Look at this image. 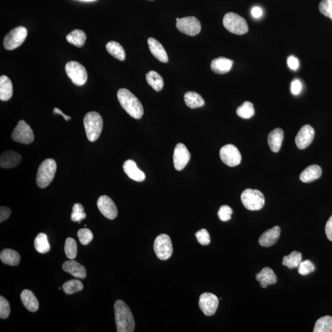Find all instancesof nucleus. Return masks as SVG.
<instances>
[{"label": "nucleus", "mask_w": 332, "mask_h": 332, "mask_svg": "<svg viewBox=\"0 0 332 332\" xmlns=\"http://www.w3.org/2000/svg\"><path fill=\"white\" fill-rule=\"evenodd\" d=\"M118 99L122 108L134 118L139 120L144 115L142 105L136 96L127 89H120L117 93Z\"/></svg>", "instance_id": "2"}, {"label": "nucleus", "mask_w": 332, "mask_h": 332, "mask_svg": "<svg viewBox=\"0 0 332 332\" xmlns=\"http://www.w3.org/2000/svg\"><path fill=\"white\" fill-rule=\"evenodd\" d=\"M115 322L118 332H132L135 330V320L132 312L124 302L118 300L114 305Z\"/></svg>", "instance_id": "1"}, {"label": "nucleus", "mask_w": 332, "mask_h": 332, "mask_svg": "<svg viewBox=\"0 0 332 332\" xmlns=\"http://www.w3.org/2000/svg\"><path fill=\"white\" fill-rule=\"evenodd\" d=\"M53 112L54 114H60L62 115V116L64 118V119L66 120V121H68V120H71V117L66 116V115L64 114L63 112L60 110L58 108H55L54 109Z\"/></svg>", "instance_id": "51"}, {"label": "nucleus", "mask_w": 332, "mask_h": 332, "mask_svg": "<svg viewBox=\"0 0 332 332\" xmlns=\"http://www.w3.org/2000/svg\"><path fill=\"white\" fill-rule=\"evenodd\" d=\"M81 1H84V2H94V1H96V0H81Z\"/></svg>", "instance_id": "52"}, {"label": "nucleus", "mask_w": 332, "mask_h": 332, "mask_svg": "<svg viewBox=\"0 0 332 332\" xmlns=\"http://www.w3.org/2000/svg\"><path fill=\"white\" fill-rule=\"evenodd\" d=\"M220 156L222 162L230 167H234L242 162V154L237 147L232 144L224 146L220 151Z\"/></svg>", "instance_id": "12"}, {"label": "nucleus", "mask_w": 332, "mask_h": 332, "mask_svg": "<svg viewBox=\"0 0 332 332\" xmlns=\"http://www.w3.org/2000/svg\"><path fill=\"white\" fill-rule=\"evenodd\" d=\"M256 280L260 282L262 288H266L268 286L275 284L277 282V276L274 272L269 267H265L256 275Z\"/></svg>", "instance_id": "21"}, {"label": "nucleus", "mask_w": 332, "mask_h": 332, "mask_svg": "<svg viewBox=\"0 0 332 332\" xmlns=\"http://www.w3.org/2000/svg\"><path fill=\"white\" fill-rule=\"evenodd\" d=\"M223 23L224 28L232 34H243L248 30V23L244 18L234 12H228L224 15Z\"/></svg>", "instance_id": "6"}, {"label": "nucleus", "mask_w": 332, "mask_h": 332, "mask_svg": "<svg viewBox=\"0 0 332 332\" xmlns=\"http://www.w3.org/2000/svg\"><path fill=\"white\" fill-rule=\"evenodd\" d=\"M28 34V30L24 26H18L12 29L4 37V45L5 49L12 50L20 47L25 41Z\"/></svg>", "instance_id": "8"}, {"label": "nucleus", "mask_w": 332, "mask_h": 332, "mask_svg": "<svg viewBox=\"0 0 332 332\" xmlns=\"http://www.w3.org/2000/svg\"><path fill=\"white\" fill-rule=\"evenodd\" d=\"M154 250L158 258L162 260H167L170 258L173 252L170 237L166 234L159 235L154 240Z\"/></svg>", "instance_id": "9"}, {"label": "nucleus", "mask_w": 332, "mask_h": 332, "mask_svg": "<svg viewBox=\"0 0 332 332\" xmlns=\"http://www.w3.org/2000/svg\"><path fill=\"white\" fill-rule=\"evenodd\" d=\"M326 234L328 240L332 242V216L328 220L326 226Z\"/></svg>", "instance_id": "49"}, {"label": "nucleus", "mask_w": 332, "mask_h": 332, "mask_svg": "<svg viewBox=\"0 0 332 332\" xmlns=\"http://www.w3.org/2000/svg\"><path fill=\"white\" fill-rule=\"evenodd\" d=\"M318 10L323 15L332 20V0H322L318 5Z\"/></svg>", "instance_id": "42"}, {"label": "nucleus", "mask_w": 332, "mask_h": 332, "mask_svg": "<svg viewBox=\"0 0 332 332\" xmlns=\"http://www.w3.org/2000/svg\"><path fill=\"white\" fill-rule=\"evenodd\" d=\"M288 68L292 70L296 71L299 68V61L298 58L293 56H289L288 58Z\"/></svg>", "instance_id": "48"}, {"label": "nucleus", "mask_w": 332, "mask_h": 332, "mask_svg": "<svg viewBox=\"0 0 332 332\" xmlns=\"http://www.w3.org/2000/svg\"><path fill=\"white\" fill-rule=\"evenodd\" d=\"M232 65L234 61L229 58L220 57L212 61L210 68L214 73L224 74L231 70Z\"/></svg>", "instance_id": "22"}, {"label": "nucleus", "mask_w": 332, "mask_h": 332, "mask_svg": "<svg viewBox=\"0 0 332 332\" xmlns=\"http://www.w3.org/2000/svg\"><path fill=\"white\" fill-rule=\"evenodd\" d=\"M198 242L202 246H208L210 242V237L208 232L206 229H202L198 231L196 234Z\"/></svg>", "instance_id": "45"}, {"label": "nucleus", "mask_w": 332, "mask_h": 332, "mask_svg": "<svg viewBox=\"0 0 332 332\" xmlns=\"http://www.w3.org/2000/svg\"><path fill=\"white\" fill-rule=\"evenodd\" d=\"M34 136L30 126L24 120L18 122L12 133V139L16 142L22 144H30L33 142Z\"/></svg>", "instance_id": "10"}, {"label": "nucleus", "mask_w": 332, "mask_h": 332, "mask_svg": "<svg viewBox=\"0 0 332 332\" xmlns=\"http://www.w3.org/2000/svg\"><path fill=\"white\" fill-rule=\"evenodd\" d=\"M322 175V168L318 165H312L302 171L300 176V179L304 183H310L317 180Z\"/></svg>", "instance_id": "26"}, {"label": "nucleus", "mask_w": 332, "mask_h": 332, "mask_svg": "<svg viewBox=\"0 0 332 332\" xmlns=\"http://www.w3.org/2000/svg\"><path fill=\"white\" fill-rule=\"evenodd\" d=\"M0 258L2 263L10 266H17L20 261V254L10 248L4 249L2 251Z\"/></svg>", "instance_id": "28"}, {"label": "nucleus", "mask_w": 332, "mask_h": 332, "mask_svg": "<svg viewBox=\"0 0 332 332\" xmlns=\"http://www.w3.org/2000/svg\"><path fill=\"white\" fill-rule=\"evenodd\" d=\"M184 100L186 105L190 108H196L204 105V100L199 94L189 91L184 96Z\"/></svg>", "instance_id": "29"}, {"label": "nucleus", "mask_w": 332, "mask_h": 332, "mask_svg": "<svg viewBox=\"0 0 332 332\" xmlns=\"http://www.w3.org/2000/svg\"><path fill=\"white\" fill-rule=\"evenodd\" d=\"M240 198L243 206L249 210H260L265 203L264 195L257 190H245Z\"/></svg>", "instance_id": "5"}, {"label": "nucleus", "mask_w": 332, "mask_h": 332, "mask_svg": "<svg viewBox=\"0 0 332 332\" xmlns=\"http://www.w3.org/2000/svg\"><path fill=\"white\" fill-rule=\"evenodd\" d=\"M78 237L82 244L86 246L92 242L94 236L92 232L90 229L82 228L78 232Z\"/></svg>", "instance_id": "40"}, {"label": "nucleus", "mask_w": 332, "mask_h": 332, "mask_svg": "<svg viewBox=\"0 0 332 332\" xmlns=\"http://www.w3.org/2000/svg\"><path fill=\"white\" fill-rule=\"evenodd\" d=\"M315 131L310 125H304L298 131L296 138V146L299 149L306 148L314 138Z\"/></svg>", "instance_id": "16"}, {"label": "nucleus", "mask_w": 332, "mask_h": 332, "mask_svg": "<svg viewBox=\"0 0 332 332\" xmlns=\"http://www.w3.org/2000/svg\"><path fill=\"white\" fill-rule=\"evenodd\" d=\"M251 15L255 18H260L263 15V10L259 6H254L251 10Z\"/></svg>", "instance_id": "50"}, {"label": "nucleus", "mask_w": 332, "mask_h": 332, "mask_svg": "<svg viewBox=\"0 0 332 332\" xmlns=\"http://www.w3.org/2000/svg\"><path fill=\"white\" fill-rule=\"evenodd\" d=\"M191 154L186 146L183 144H176L174 152V164L176 170H183L188 164Z\"/></svg>", "instance_id": "14"}, {"label": "nucleus", "mask_w": 332, "mask_h": 332, "mask_svg": "<svg viewBox=\"0 0 332 332\" xmlns=\"http://www.w3.org/2000/svg\"><path fill=\"white\" fill-rule=\"evenodd\" d=\"M298 272L302 276H306L315 270L314 264L312 262L307 260L302 261L298 266Z\"/></svg>", "instance_id": "41"}, {"label": "nucleus", "mask_w": 332, "mask_h": 332, "mask_svg": "<svg viewBox=\"0 0 332 332\" xmlns=\"http://www.w3.org/2000/svg\"><path fill=\"white\" fill-rule=\"evenodd\" d=\"M13 94V86L12 81L7 76L0 77V100H9Z\"/></svg>", "instance_id": "27"}, {"label": "nucleus", "mask_w": 332, "mask_h": 332, "mask_svg": "<svg viewBox=\"0 0 332 332\" xmlns=\"http://www.w3.org/2000/svg\"><path fill=\"white\" fill-rule=\"evenodd\" d=\"M34 246L39 253L46 254L50 250V246L48 242L47 235L41 232L37 235L34 240Z\"/></svg>", "instance_id": "33"}, {"label": "nucleus", "mask_w": 332, "mask_h": 332, "mask_svg": "<svg viewBox=\"0 0 332 332\" xmlns=\"http://www.w3.org/2000/svg\"><path fill=\"white\" fill-rule=\"evenodd\" d=\"M218 297L212 293H204L200 297L199 306L203 313L207 316H211L216 312L218 308Z\"/></svg>", "instance_id": "13"}, {"label": "nucleus", "mask_w": 332, "mask_h": 332, "mask_svg": "<svg viewBox=\"0 0 332 332\" xmlns=\"http://www.w3.org/2000/svg\"><path fill=\"white\" fill-rule=\"evenodd\" d=\"M62 288L66 294H72L82 291L83 289V284L79 280H72L64 283Z\"/></svg>", "instance_id": "37"}, {"label": "nucleus", "mask_w": 332, "mask_h": 332, "mask_svg": "<svg viewBox=\"0 0 332 332\" xmlns=\"http://www.w3.org/2000/svg\"><path fill=\"white\" fill-rule=\"evenodd\" d=\"M10 214H12V210L10 208L2 206L0 208V222L2 223V222L10 218Z\"/></svg>", "instance_id": "47"}, {"label": "nucleus", "mask_w": 332, "mask_h": 332, "mask_svg": "<svg viewBox=\"0 0 332 332\" xmlns=\"http://www.w3.org/2000/svg\"><path fill=\"white\" fill-rule=\"evenodd\" d=\"M178 30L189 36H195L200 33L202 25L199 20L194 16L176 18Z\"/></svg>", "instance_id": "11"}, {"label": "nucleus", "mask_w": 332, "mask_h": 332, "mask_svg": "<svg viewBox=\"0 0 332 332\" xmlns=\"http://www.w3.org/2000/svg\"><path fill=\"white\" fill-rule=\"evenodd\" d=\"M314 332H332V317L326 316L318 318L315 324Z\"/></svg>", "instance_id": "35"}, {"label": "nucleus", "mask_w": 332, "mask_h": 332, "mask_svg": "<svg viewBox=\"0 0 332 332\" xmlns=\"http://www.w3.org/2000/svg\"><path fill=\"white\" fill-rule=\"evenodd\" d=\"M21 300L26 309L30 312H36L39 308V302L34 294L30 290H24L20 294Z\"/></svg>", "instance_id": "24"}, {"label": "nucleus", "mask_w": 332, "mask_h": 332, "mask_svg": "<svg viewBox=\"0 0 332 332\" xmlns=\"http://www.w3.org/2000/svg\"><path fill=\"white\" fill-rule=\"evenodd\" d=\"M302 89V84L299 80H294L291 82V92L294 95H298Z\"/></svg>", "instance_id": "46"}, {"label": "nucleus", "mask_w": 332, "mask_h": 332, "mask_svg": "<svg viewBox=\"0 0 332 332\" xmlns=\"http://www.w3.org/2000/svg\"><path fill=\"white\" fill-rule=\"evenodd\" d=\"M66 39L70 44L76 47L82 48L84 45L87 37L84 31L76 29L68 34Z\"/></svg>", "instance_id": "30"}, {"label": "nucleus", "mask_w": 332, "mask_h": 332, "mask_svg": "<svg viewBox=\"0 0 332 332\" xmlns=\"http://www.w3.org/2000/svg\"><path fill=\"white\" fill-rule=\"evenodd\" d=\"M86 218V214L84 212V208L82 205L80 203L74 204L71 214L72 220L74 222H79Z\"/></svg>", "instance_id": "39"}, {"label": "nucleus", "mask_w": 332, "mask_h": 332, "mask_svg": "<svg viewBox=\"0 0 332 332\" xmlns=\"http://www.w3.org/2000/svg\"><path fill=\"white\" fill-rule=\"evenodd\" d=\"M84 125L88 140L92 142L97 140L103 128V120L100 114L96 112L88 113L84 116Z\"/></svg>", "instance_id": "3"}, {"label": "nucleus", "mask_w": 332, "mask_h": 332, "mask_svg": "<svg viewBox=\"0 0 332 332\" xmlns=\"http://www.w3.org/2000/svg\"><path fill=\"white\" fill-rule=\"evenodd\" d=\"M236 114L243 119H249L255 114V110L252 103L246 101L242 106L238 107Z\"/></svg>", "instance_id": "36"}, {"label": "nucleus", "mask_w": 332, "mask_h": 332, "mask_svg": "<svg viewBox=\"0 0 332 332\" xmlns=\"http://www.w3.org/2000/svg\"><path fill=\"white\" fill-rule=\"evenodd\" d=\"M98 207L104 216L110 220H114L118 216V210L116 204L110 198L106 195L99 197L98 200Z\"/></svg>", "instance_id": "15"}, {"label": "nucleus", "mask_w": 332, "mask_h": 332, "mask_svg": "<svg viewBox=\"0 0 332 332\" xmlns=\"http://www.w3.org/2000/svg\"><path fill=\"white\" fill-rule=\"evenodd\" d=\"M284 139V131L280 128H276L270 132L268 136V142L272 151L278 152L280 150Z\"/></svg>", "instance_id": "25"}, {"label": "nucleus", "mask_w": 332, "mask_h": 332, "mask_svg": "<svg viewBox=\"0 0 332 332\" xmlns=\"http://www.w3.org/2000/svg\"><path fill=\"white\" fill-rule=\"evenodd\" d=\"M22 160V156L18 152L14 151H6L0 157V166L4 168H10L17 167Z\"/></svg>", "instance_id": "18"}, {"label": "nucleus", "mask_w": 332, "mask_h": 332, "mask_svg": "<svg viewBox=\"0 0 332 332\" xmlns=\"http://www.w3.org/2000/svg\"><path fill=\"white\" fill-rule=\"evenodd\" d=\"M107 52H108L114 58L123 61L126 58V53L122 46L116 42H110L106 45Z\"/></svg>", "instance_id": "32"}, {"label": "nucleus", "mask_w": 332, "mask_h": 332, "mask_svg": "<svg viewBox=\"0 0 332 332\" xmlns=\"http://www.w3.org/2000/svg\"><path fill=\"white\" fill-rule=\"evenodd\" d=\"M302 260V255L300 252L293 251L290 255L284 256L282 264L289 269H293L298 267Z\"/></svg>", "instance_id": "34"}, {"label": "nucleus", "mask_w": 332, "mask_h": 332, "mask_svg": "<svg viewBox=\"0 0 332 332\" xmlns=\"http://www.w3.org/2000/svg\"><path fill=\"white\" fill-rule=\"evenodd\" d=\"M123 170L127 176L132 180L136 182H143L146 178V174L139 170L135 162L128 160L123 164Z\"/></svg>", "instance_id": "20"}, {"label": "nucleus", "mask_w": 332, "mask_h": 332, "mask_svg": "<svg viewBox=\"0 0 332 332\" xmlns=\"http://www.w3.org/2000/svg\"><path fill=\"white\" fill-rule=\"evenodd\" d=\"M66 72L70 79L76 86H82L86 82V70L81 64L76 61H70L66 65Z\"/></svg>", "instance_id": "7"}, {"label": "nucleus", "mask_w": 332, "mask_h": 332, "mask_svg": "<svg viewBox=\"0 0 332 332\" xmlns=\"http://www.w3.org/2000/svg\"><path fill=\"white\" fill-rule=\"evenodd\" d=\"M10 308L9 302L4 296H0V318L2 320L9 317Z\"/></svg>", "instance_id": "43"}, {"label": "nucleus", "mask_w": 332, "mask_h": 332, "mask_svg": "<svg viewBox=\"0 0 332 332\" xmlns=\"http://www.w3.org/2000/svg\"><path fill=\"white\" fill-rule=\"evenodd\" d=\"M57 164L54 160H45L39 166L36 175V184L40 188H44L49 186L54 178Z\"/></svg>", "instance_id": "4"}, {"label": "nucleus", "mask_w": 332, "mask_h": 332, "mask_svg": "<svg viewBox=\"0 0 332 332\" xmlns=\"http://www.w3.org/2000/svg\"><path fill=\"white\" fill-rule=\"evenodd\" d=\"M64 272L70 273L74 278L85 279L86 278V270L84 266L74 260L64 262L62 265Z\"/></svg>", "instance_id": "19"}, {"label": "nucleus", "mask_w": 332, "mask_h": 332, "mask_svg": "<svg viewBox=\"0 0 332 332\" xmlns=\"http://www.w3.org/2000/svg\"><path fill=\"white\" fill-rule=\"evenodd\" d=\"M232 210L230 206L224 205L221 206L218 212V216L222 222H227L232 218Z\"/></svg>", "instance_id": "44"}, {"label": "nucleus", "mask_w": 332, "mask_h": 332, "mask_svg": "<svg viewBox=\"0 0 332 332\" xmlns=\"http://www.w3.org/2000/svg\"><path fill=\"white\" fill-rule=\"evenodd\" d=\"M148 44L150 50L155 58L162 62H168V60L167 52L158 41L154 38H150L148 40Z\"/></svg>", "instance_id": "23"}, {"label": "nucleus", "mask_w": 332, "mask_h": 332, "mask_svg": "<svg viewBox=\"0 0 332 332\" xmlns=\"http://www.w3.org/2000/svg\"><path fill=\"white\" fill-rule=\"evenodd\" d=\"M280 235V228L279 226H275L272 229L268 230L261 235L258 242L262 247L268 248L274 245L278 242Z\"/></svg>", "instance_id": "17"}, {"label": "nucleus", "mask_w": 332, "mask_h": 332, "mask_svg": "<svg viewBox=\"0 0 332 332\" xmlns=\"http://www.w3.org/2000/svg\"><path fill=\"white\" fill-rule=\"evenodd\" d=\"M65 252L66 257L70 260L76 258L77 256V244L76 240L72 238H68L66 240Z\"/></svg>", "instance_id": "38"}, {"label": "nucleus", "mask_w": 332, "mask_h": 332, "mask_svg": "<svg viewBox=\"0 0 332 332\" xmlns=\"http://www.w3.org/2000/svg\"><path fill=\"white\" fill-rule=\"evenodd\" d=\"M146 80L148 84L157 92L162 90L164 86V80L156 72L150 71L146 74Z\"/></svg>", "instance_id": "31"}]
</instances>
